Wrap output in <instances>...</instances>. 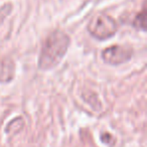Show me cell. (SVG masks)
I'll use <instances>...</instances> for the list:
<instances>
[{"label":"cell","instance_id":"6da1fadb","mask_svg":"<svg viewBox=\"0 0 147 147\" xmlns=\"http://www.w3.org/2000/svg\"><path fill=\"white\" fill-rule=\"evenodd\" d=\"M71 43L69 36L61 29L51 31L43 40L38 55V67L49 71L63 61Z\"/></svg>","mask_w":147,"mask_h":147},{"label":"cell","instance_id":"7a4b0ae2","mask_svg":"<svg viewBox=\"0 0 147 147\" xmlns=\"http://www.w3.org/2000/svg\"><path fill=\"white\" fill-rule=\"evenodd\" d=\"M87 29L94 38L98 40H106L116 34L118 23L110 15L98 13L89 21Z\"/></svg>","mask_w":147,"mask_h":147},{"label":"cell","instance_id":"3957f363","mask_svg":"<svg viewBox=\"0 0 147 147\" xmlns=\"http://www.w3.org/2000/svg\"><path fill=\"white\" fill-rule=\"evenodd\" d=\"M102 59L110 65H120L127 63L133 55V49L127 45H111L102 51Z\"/></svg>","mask_w":147,"mask_h":147},{"label":"cell","instance_id":"277c9868","mask_svg":"<svg viewBox=\"0 0 147 147\" xmlns=\"http://www.w3.org/2000/svg\"><path fill=\"white\" fill-rule=\"evenodd\" d=\"M15 76V63L10 57H0V83H9Z\"/></svg>","mask_w":147,"mask_h":147},{"label":"cell","instance_id":"5b68a950","mask_svg":"<svg viewBox=\"0 0 147 147\" xmlns=\"http://www.w3.org/2000/svg\"><path fill=\"white\" fill-rule=\"evenodd\" d=\"M145 25H146V8H143V10L135 16L133 20V26L139 30L144 31Z\"/></svg>","mask_w":147,"mask_h":147},{"label":"cell","instance_id":"8992f818","mask_svg":"<svg viewBox=\"0 0 147 147\" xmlns=\"http://www.w3.org/2000/svg\"><path fill=\"white\" fill-rule=\"evenodd\" d=\"M24 126V121L21 118H16L12 120L6 127V132L8 134H15V133L19 132Z\"/></svg>","mask_w":147,"mask_h":147},{"label":"cell","instance_id":"52a82bcc","mask_svg":"<svg viewBox=\"0 0 147 147\" xmlns=\"http://www.w3.org/2000/svg\"><path fill=\"white\" fill-rule=\"evenodd\" d=\"M101 140L104 143H106V144H110V140H113V137L109 133H104L101 136Z\"/></svg>","mask_w":147,"mask_h":147}]
</instances>
